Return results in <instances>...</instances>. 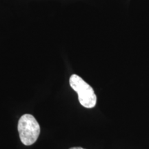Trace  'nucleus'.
Listing matches in <instances>:
<instances>
[{
	"label": "nucleus",
	"instance_id": "7ed1b4c3",
	"mask_svg": "<svg viewBox=\"0 0 149 149\" xmlns=\"http://www.w3.org/2000/svg\"><path fill=\"white\" fill-rule=\"evenodd\" d=\"M70 149H84V148H81V147H72V148H70Z\"/></svg>",
	"mask_w": 149,
	"mask_h": 149
},
{
	"label": "nucleus",
	"instance_id": "f257e3e1",
	"mask_svg": "<svg viewBox=\"0 0 149 149\" xmlns=\"http://www.w3.org/2000/svg\"><path fill=\"white\" fill-rule=\"evenodd\" d=\"M18 132L22 142L26 146L34 144L40 133V126L32 115L25 114L18 122Z\"/></svg>",
	"mask_w": 149,
	"mask_h": 149
},
{
	"label": "nucleus",
	"instance_id": "f03ea898",
	"mask_svg": "<svg viewBox=\"0 0 149 149\" xmlns=\"http://www.w3.org/2000/svg\"><path fill=\"white\" fill-rule=\"evenodd\" d=\"M70 85L77 92L79 103L84 107L92 109L97 103V96L94 90L88 83L77 74H72L69 79Z\"/></svg>",
	"mask_w": 149,
	"mask_h": 149
}]
</instances>
